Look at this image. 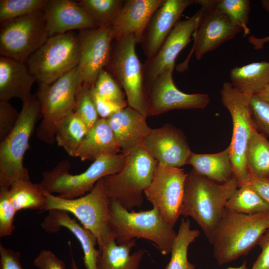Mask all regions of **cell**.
<instances>
[{
  "instance_id": "cell-5",
  "label": "cell",
  "mask_w": 269,
  "mask_h": 269,
  "mask_svg": "<svg viewBox=\"0 0 269 269\" xmlns=\"http://www.w3.org/2000/svg\"><path fill=\"white\" fill-rule=\"evenodd\" d=\"M41 117L40 103L36 95H31L22 103L13 130L0 141V188H9L17 180L29 178L23 160L35 125Z\"/></svg>"
},
{
  "instance_id": "cell-6",
  "label": "cell",
  "mask_w": 269,
  "mask_h": 269,
  "mask_svg": "<svg viewBox=\"0 0 269 269\" xmlns=\"http://www.w3.org/2000/svg\"><path fill=\"white\" fill-rule=\"evenodd\" d=\"M126 157L127 154L123 152L101 157L78 174L69 173L70 162L62 160L51 170L42 173L40 184L47 193H56L65 199L78 198L91 191L100 179L120 171Z\"/></svg>"
},
{
  "instance_id": "cell-28",
  "label": "cell",
  "mask_w": 269,
  "mask_h": 269,
  "mask_svg": "<svg viewBox=\"0 0 269 269\" xmlns=\"http://www.w3.org/2000/svg\"><path fill=\"white\" fill-rule=\"evenodd\" d=\"M231 83L239 91L256 94L269 84V62H253L231 70Z\"/></svg>"
},
{
  "instance_id": "cell-13",
  "label": "cell",
  "mask_w": 269,
  "mask_h": 269,
  "mask_svg": "<svg viewBox=\"0 0 269 269\" xmlns=\"http://www.w3.org/2000/svg\"><path fill=\"white\" fill-rule=\"evenodd\" d=\"M201 6V14L193 36L192 49L183 62L177 67L183 72L187 69L193 54L200 60L205 54L233 38L242 29L233 23L229 17L215 5V0H195Z\"/></svg>"
},
{
  "instance_id": "cell-49",
  "label": "cell",
  "mask_w": 269,
  "mask_h": 269,
  "mask_svg": "<svg viewBox=\"0 0 269 269\" xmlns=\"http://www.w3.org/2000/svg\"><path fill=\"white\" fill-rule=\"evenodd\" d=\"M226 269H248L247 265V263L244 262V263L240 266L238 267H230Z\"/></svg>"
},
{
  "instance_id": "cell-20",
  "label": "cell",
  "mask_w": 269,
  "mask_h": 269,
  "mask_svg": "<svg viewBox=\"0 0 269 269\" xmlns=\"http://www.w3.org/2000/svg\"><path fill=\"white\" fill-rule=\"evenodd\" d=\"M43 11L48 37L75 29L98 28L78 1L47 0Z\"/></svg>"
},
{
  "instance_id": "cell-16",
  "label": "cell",
  "mask_w": 269,
  "mask_h": 269,
  "mask_svg": "<svg viewBox=\"0 0 269 269\" xmlns=\"http://www.w3.org/2000/svg\"><path fill=\"white\" fill-rule=\"evenodd\" d=\"M173 70L162 71L147 88L148 117L173 110L204 109L209 103L207 94H186L178 89L172 79Z\"/></svg>"
},
{
  "instance_id": "cell-38",
  "label": "cell",
  "mask_w": 269,
  "mask_h": 269,
  "mask_svg": "<svg viewBox=\"0 0 269 269\" xmlns=\"http://www.w3.org/2000/svg\"><path fill=\"white\" fill-rule=\"evenodd\" d=\"M91 88L82 84L76 96L74 112L90 129L100 119L91 94Z\"/></svg>"
},
{
  "instance_id": "cell-33",
  "label": "cell",
  "mask_w": 269,
  "mask_h": 269,
  "mask_svg": "<svg viewBox=\"0 0 269 269\" xmlns=\"http://www.w3.org/2000/svg\"><path fill=\"white\" fill-rule=\"evenodd\" d=\"M226 208L238 213L253 215L269 211V205L248 183L235 191Z\"/></svg>"
},
{
  "instance_id": "cell-29",
  "label": "cell",
  "mask_w": 269,
  "mask_h": 269,
  "mask_svg": "<svg viewBox=\"0 0 269 269\" xmlns=\"http://www.w3.org/2000/svg\"><path fill=\"white\" fill-rule=\"evenodd\" d=\"M10 199L16 210L30 209L45 211L47 193L40 183H33L29 178L14 182L8 188Z\"/></svg>"
},
{
  "instance_id": "cell-24",
  "label": "cell",
  "mask_w": 269,
  "mask_h": 269,
  "mask_svg": "<svg viewBox=\"0 0 269 269\" xmlns=\"http://www.w3.org/2000/svg\"><path fill=\"white\" fill-rule=\"evenodd\" d=\"M36 79L25 63L1 56L0 57V101L17 98L22 103L31 96Z\"/></svg>"
},
{
  "instance_id": "cell-8",
  "label": "cell",
  "mask_w": 269,
  "mask_h": 269,
  "mask_svg": "<svg viewBox=\"0 0 269 269\" xmlns=\"http://www.w3.org/2000/svg\"><path fill=\"white\" fill-rule=\"evenodd\" d=\"M46 198L45 211L60 210L73 215L95 235L99 248L115 239L110 225L111 201L106 193L103 178L91 191L80 197L65 199L47 193Z\"/></svg>"
},
{
  "instance_id": "cell-25",
  "label": "cell",
  "mask_w": 269,
  "mask_h": 269,
  "mask_svg": "<svg viewBox=\"0 0 269 269\" xmlns=\"http://www.w3.org/2000/svg\"><path fill=\"white\" fill-rule=\"evenodd\" d=\"M118 145L107 119H100L89 129L75 155L81 160L95 161L119 153Z\"/></svg>"
},
{
  "instance_id": "cell-10",
  "label": "cell",
  "mask_w": 269,
  "mask_h": 269,
  "mask_svg": "<svg viewBox=\"0 0 269 269\" xmlns=\"http://www.w3.org/2000/svg\"><path fill=\"white\" fill-rule=\"evenodd\" d=\"M251 96L239 91L228 82L223 84L221 90L222 104L232 120V136L229 147L234 175L239 187L249 183L252 178L247 164L246 152L252 135L258 130L250 108Z\"/></svg>"
},
{
  "instance_id": "cell-4",
  "label": "cell",
  "mask_w": 269,
  "mask_h": 269,
  "mask_svg": "<svg viewBox=\"0 0 269 269\" xmlns=\"http://www.w3.org/2000/svg\"><path fill=\"white\" fill-rule=\"evenodd\" d=\"M125 153L123 167L103 178V185L110 201L133 211L142 206L144 192L152 181L157 162L141 146Z\"/></svg>"
},
{
  "instance_id": "cell-35",
  "label": "cell",
  "mask_w": 269,
  "mask_h": 269,
  "mask_svg": "<svg viewBox=\"0 0 269 269\" xmlns=\"http://www.w3.org/2000/svg\"><path fill=\"white\" fill-rule=\"evenodd\" d=\"M47 0H0V21L23 17L43 9Z\"/></svg>"
},
{
  "instance_id": "cell-40",
  "label": "cell",
  "mask_w": 269,
  "mask_h": 269,
  "mask_svg": "<svg viewBox=\"0 0 269 269\" xmlns=\"http://www.w3.org/2000/svg\"><path fill=\"white\" fill-rule=\"evenodd\" d=\"M250 108L258 131L269 136V103L253 94L250 99Z\"/></svg>"
},
{
  "instance_id": "cell-37",
  "label": "cell",
  "mask_w": 269,
  "mask_h": 269,
  "mask_svg": "<svg viewBox=\"0 0 269 269\" xmlns=\"http://www.w3.org/2000/svg\"><path fill=\"white\" fill-rule=\"evenodd\" d=\"M93 88L105 99L123 108L128 107V102L121 87L105 69L99 73Z\"/></svg>"
},
{
  "instance_id": "cell-26",
  "label": "cell",
  "mask_w": 269,
  "mask_h": 269,
  "mask_svg": "<svg viewBox=\"0 0 269 269\" xmlns=\"http://www.w3.org/2000/svg\"><path fill=\"white\" fill-rule=\"evenodd\" d=\"M136 239L119 245L112 239L99 248L97 269H139L145 251L139 249L131 254Z\"/></svg>"
},
{
  "instance_id": "cell-43",
  "label": "cell",
  "mask_w": 269,
  "mask_h": 269,
  "mask_svg": "<svg viewBox=\"0 0 269 269\" xmlns=\"http://www.w3.org/2000/svg\"><path fill=\"white\" fill-rule=\"evenodd\" d=\"M90 91L96 110L100 119H107L114 114L124 109L100 96L95 92L93 87L91 88Z\"/></svg>"
},
{
  "instance_id": "cell-3",
  "label": "cell",
  "mask_w": 269,
  "mask_h": 269,
  "mask_svg": "<svg viewBox=\"0 0 269 269\" xmlns=\"http://www.w3.org/2000/svg\"><path fill=\"white\" fill-rule=\"evenodd\" d=\"M110 201V225L118 244L141 238L152 243L162 255L170 254L177 232L156 209L129 211L118 202Z\"/></svg>"
},
{
  "instance_id": "cell-23",
  "label": "cell",
  "mask_w": 269,
  "mask_h": 269,
  "mask_svg": "<svg viewBox=\"0 0 269 269\" xmlns=\"http://www.w3.org/2000/svg\"><path fill=\"white\" fill-rule=\"evenodd\" d=\"M41 226L50 233L58 232L61 227L68 230L81 245L85 268L97 269L99 250L96 248L98 245L96 237L75 219L71 218L68 212L60 210L48 211V214L41 222Z\"/></svg>"
},
{
  "instance_id": "cell-32",
  "label": "cell",
  "mask_w": 269,
  "mask_h": 269,
  "mask_svg": "<svg viewBox=\"0 0 269 269\" xmlns=\"http://www.w3.org/2000/svg\"><path fill=\"white\" fill-rule=\"evenodd\" d=\"M246 162L252 176L269 179V140L258 130L249 141Z\"/></svg>"
},
{
  "instance_id": "cell-42",
  "label": "cell",
  "mask_w": 269,
  "mask_h": 269,
  "mask_svg": "<svg viewBox=\"0 0 269 269\" xmlns=\"http://www.w3.org/2000/svg\"><path fill=\"white\" fill-rule=\"evenodd\" d=\"M33 265L38 269H66L64 262L49 250H42L34 259Z\"/></svg>"
},
{
  "instance_id": "cell-46",
  "label": "cell",
  "mask_w": 269,
  "mask_h": 269,
  "mask_svg": "<svg viewBox=\"0 0 269 269\" xmlns=\"http://www.w3.org/2000/svg\"><path fill=\"white\" fill-rule=\"evenodd\" d=\"M261 197L269 205V179L252 176L249 182Z\"/></svg>"
},
{
  "instance_id": "cell-12",
  "label": "cell",
  "mask_w": 269,
  "mask_h": 269,
  "mask_svg": "<svg viewBox=\"0 0 269 269\" xmlns=\"http://www.w3.org/2000/svg\"><path fill=\"white\" fill-rule=\"evenodd\" d=\"M1 56L25 63L49 38L43 9L0 22Z\"/></svg>"
},
{
  "instance_id": "cell-11",
  "label": "cell",
  "mask_w": 269,
  "mask_h": 269,
  "mask_svg": "<svg viewBox=\"0 0 269 269\" xmlns=\"http://www.w3.org/2000/svg\"><path fill=\"white\" fill-rule=\"evenodd\" d=\"M80 59L78 34L73 31L47 40L27 60V66L39 84H49L77 67Z\"/></svg>"
},
{
  "instance_id": "cell-47",
  "label": "cell",
  "mask_w": 269,
  "mask_h": 269,
  "mask_svg": "<svg viewBox=\"0 0 269 269\" xmlns=\"http://www.w3.org/2000/svg\"><path fill=\"white\" fill-rule=\"evenodd\" d=\"M261 3L263 7L269 13V0H261ZM249 41L256 50H260L263 48L265 44L269 42V36L262 38L252 36L249 38Z\"/></svg>"
},
{
  "instance_id": "cell-30",
  "label": "cell",
  "mask_w": 269,
  "mask_h": 269,
  "mask_svg": "<svg viewBox=\"0 0 269 269\" xmlns=\"http://www.w3.org/2000/svg\"><path fill=\"white\" fill-rule=\"evenodd\" d=\"M199 235L198 230L191 228L189 220L182 218L172 246L170 261L165 269H196L188 261V250Z\"/></svg>"
},
{
  "instance_id": "cell-17",
  "label": "cell",
  "mask_w": 269,
  "mask_h": 269,
  "mask_svg": "<svg viewBox=\"0 0 269 269\" xmlns=\"http://www.w3.org/2000/svg\"><path fill=\"white\" fill-rule=\"evenodd\" d=\"M201 14L200 8L192 17L178 21L155 55L145 60L143 64L146 90L162 71L174 69L175 60L191 41V37L198 26Z\"/></svg>"
},
{
  "instance_id": "cell-15",
  "label": "cell",
  "mask_w": 269,
  "mask_h": 269,
  "mask_svg": "<svg viewBox=\"0 0 269 269\" xmlns=\"http://www.w3.org/2000/svg\"><path fill=\"white\" fill-rule=\"evenodd\" d=\"M80 59L78 66L82 84L94 87L99 73L106 67L114 41L112 26L79 30Z\"/></svg>"
},
{
  "instance_id": "cell-21",
  "label": "cell",
  "mask_w": 269,
  "mask_h": 269,
  "mask_svg": "<svg viewBox=\"0 0 269 269\" xmlns=\"http://www.w3.org/2000/svg\"><path fill=\"white\" fill-rule=\"evenodd\" d=\"M164 0H125L112 25L114 40L132 34L140 44L149 19Z\"/></svg>"
},
{
  "instance_id": "cell-44",
  "label": "cell",
  "mask_w": 269,
  "mask_h": 269,
  "mask_svg": "<svg viewBox=\"0 0 269 269\" xmlns=\"http://www.w3.org/2000/svg\"><path fill=\"white\" fill-rule=\"evenodd\" d=\"M20 258L19 252L5 248L0 243V269H23Z\"/></svg>"
},
{
  "instance_id": "cell-31",
  "label": "cell",
  "mask_w": 269,
  "mask_h": 269,
  "mask_svg": "<svg viewBox=\"0 0 269 269\" xmlns=\"http://www.w3.org/2000/svg\"><path fill=\"white\" fill-rule=\"evenodd\" d=\"M89 129L83 121L72 112L59 124L56 133L57 144L67 153L75 157L76 153Z\"/></svg>"
},
{
  "instance_id": "cell-1",
  "label": "cell",
  "mask_w": 269,
  "mask_h": 269,
  "mask_svg": "<svg viewBox=\"0 0 269 269\" xmlns=\"http://www.w3.org/2000/svg\"><path fill=\"white\" fill-rule=\"evenodd\" d=\"M238 187L235 176L219 183L192 169L185 181L181 215L195 220L210 243L226 203Z\"/></svg>"
},
{
  "instance_id": "cell-14",
  "label": "cell",
  "mask_w": 269,
  "mask_h": 269,
  "mask_svg": "<svg viewBox=\"0 0 269 269\" xmlns=\"http://www.w3.org/2000/svg\"><path fill=\"white\" fill-rule=\"evenodd\" d=\"M187 173L183 169L157 163L144 197L162 219L174 228L181 215Z\"/></svg>"
},
{
  "instance_id": "cell-19",
  "label": "cell",
  "mask_w": 269,
  "mask_h": 269,
  "mask_svg": "<svg viewBox=\"0 0 269 269\" xmlns=\"http://www.w3.org/2000/svg\"><path fill=\"white\" fill-rule=\"evenodd\" d=\"M195 0H164L151 15L144 29L141 44L146 59L154 56L185 9Z\"/></svg>"
},
{
  "instance_id": "cell-45",
  "label": "cell",
  "mask_w": 269,
  "mask_h": 269,
  "mask_svg": "<svg viewBox=\"0 0 269 269\" xmlns=\"http://www.w3.org/2000/svg\"><path fill=\"white\" fill-rule=\"evenodd\" d=\"M258 245L262 251L251 269H269V228L262 236Z\"/></svg>"
},
{
  "instance_id": "cell-18",
  "label": "cell",
  "mask_w": 269,
  "mask_h": 269,
  "mask_svg": "<svg viewBox=\"0 0 269 269\" xmlns=\"http://www.w3.org/2000/svg\"><path fill=\"white\" fill-rule=\"evenodd\" d=\"M141 146L158 163L180 168L192 151L183 132L170 124L151 129Z\"/></svg>"
},
{
  "instance_id": "cell-27",
  "label": "cell",
  "mask_w": 269,
  "mask_h": 269,
  "mask_svg": "<svg viewBox=\"0 0 269 269\" xmlns=\"http://www.w3.org/2000/svg\"><path fill=\"white\" fill-rule=\"evenodd\" d=\"M187 164L197 173L219 183H225L234 176L229 146L215 153L192 152Z\"/></svg>"
},
{
  "instance_id": "cell-36",
  "label": "cell",
  "mask_w": 269,
  "mask_h": 269,
  "mask_svg": "<svg viewBox=\"0 0 269 269\" xmlns=\"http://www.w3.org/2000/svg\"><path fill=\"white\" fill-rule=\"evenodd\" d=\"M215 5L226 14L234 24L241 27L244 36L250 34L248 26L250 1L248 0H215Z\"/></svg>"
},
{
  "instance_id": "cell-41",
  "label": "cell",
  "mask_w": 269,
  "mask_h": 269,
  "mask_svg": "<svg viewBox=\"0 0 269 269\" xmlns=\"http://www.w3.org/2000/svg\"><path fill=\"white\" fill-rule=\"evenodd\" d=\"M19 113L9 101H0V141L13 130Z\"/></svg>"
},
{
  "instance_id": "cell-34",
  "label": "cell",
  "mask_w": 269,
  "mask_h": 269,
  "mask_svg": "<svg viewBox=\"0 0 269 269\" xmlns=\"http://www.w3.org/2000/svg\"><path fill=\"white\" fill-rule=\"evenodd\" d=\"M123 0H80L79 4L98 27L112 26L122 8Z\"/></svg>"
},
{
  "instance_id": "cell-22",
  "label": "cell",
  "mask_w": 269,
  "mask_h": 269,
  "mask_svg": "<svg viewBox=\"0 0 269 269\" xmlns=\"http://www.w3.org/2000/svg\"><path fill=\"white\" fill-rule=\"evenodd\" d=\"M146 118L128 106L107 119L122 152L127 153L141 146L151 130Z\"/></svg>"
},
{
  "instance_id": "cell-2",
  "label": "cell",
  "mask_w": 269,
  "mask_h": 269,
  "mask_svg": "<svg viewBox=\"0 0 269 269\" xmlns=\"http://www.w3.org/2000/svg\"><path fill=\"white\" fill-rule=\"evenodd\" d=\"M269 228V211L248 215L225 208L210 243L218 264L247 255Z\"/></svg>"
},
{
  "instance_id": "cell-9",
  "label": "cell",
  "mask_w": 269,
  "mask_h": 269,
  "mask_svg": "<svg viewBox=\"0 0 269 269\" xmlns=\"http://www.w3.org/2000/svg\"><path fill=\"white\" fill-rule=\"evenodd\" d=\"M81 85L78 66L51 84H39L36 96L42 117L36 131L40 140L50 144L55 143L57 127L74 112L77 93Z\"/></svg>"
},
{
  "instance_id": "cell-50",
  "label": "cell",
  "mask_w": 269,
  "mask_h": 269,
  "mask_svg": "<svg viewBox=\"0 0 269 269\" xmlns=\"http://www.w3.org/2000/svg\"><path fill=\"white\" fill-rule=\"evenodd\" d=\"M71 269H79L74 259L72 257Z\"/></svg>"
},
{
  "instance_id": "cell-7",
  "label": "cell",
  "mask_w": 269,
  "mask_h": 269,
  "mask_svg": "<svg viewBox=\"0 0 269 269\" xmlns=\"http://www.w3.org/2000/svg\"><path fill=\"white\" fill-rule=\"evenodd\" d=\"M136 39L132 34L114 40L110 58L105 69L124 90L128 106L147 118L143 64L136 54Z\"/></svg>"
},
{
  "instance_id": "cell-39",
  "label": "cell",
  "mask_w": 269,
  "mask_h": 269,
  "mask_svg": "<svg viewBox=\"0 0 269 269\" xmlns=\"http://www.w3.org/2000/svg\"><path fill=\"white\" fill-rule=\"evenodd\" d=\"M17 212L9 196L8 188H0V237L11 235Z\"/></svg>"
},
{
  "instance_id": "cell-48",
  "label": "cell",
  "mask_w": 269,
  "mask_h": 269,
  "mask_svg": "<svg viewBox=\"0 0 269 269\" xmlns=\"http://www.w3.org/2000/svg\"><path fill=\"white\" fill-rule=\"evenodd\" d=\"M256 94L262 100L269 103V84Z\"/></svg>"
}]
</instances>
